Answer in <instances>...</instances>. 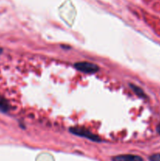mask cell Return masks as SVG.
<instances>
[{"label": "cell", "instance_id": "cell-1", "mask_svg": "<svg viewBox=\"0 0 160 161\" xmlns=\"http://www.w3.org/2000/svg\"><path fill=\"white\" fill-rule=\"evenodd\" d=\"M75 69L84 73H95L99 70L98 66L90 62H79L75 65Z\"/></svg>", "mask_w": 160, "mask_h": 161}, {"label": "cell", "instance_id": "cell-2", "mask_svg": "<svg viewBox=\"0 0 160 161\" xmlns=\"http://www.w3.org/2000/svg\"><path fill=\"white\" fill-rule=\"evenodd\" d=\"M70 132L75 134V135H78V136L85 137L87 138H89L93 142H99L100 141V138L98 137L90 132L89 130L81 128V127H72V128L70 129Z\"/></svg>", "mask_w": 160, "mask_h": 161}, {"label": "cell", "instance_id": "cell-3", "mask_svg": "<svg viewBox=\"0 0 160 161\" xmlns=\"http://www.w3.org/2000/svg\"><path fill=\"white\" fill-rule=\"evenodd\" d=\"M112 161H144L142 157L140 156L132 155V154H125L119 155L112 157Z\"/></svg>", "mask_w": 160, "mask_h": 161}, {"label": "cell", "instance_id": "cell-4", "mask_svg": "<svg viewBox=\"0 0 160 161\" xmlns=\"http://www.w3.org/2000/svg\"><path fill=\"white\" fill-rule=\"evenodd\" d=\"M9 109H10V105L8 102L3 97L0 96V112H6Z\"/></svg>", "mask_w": 160, "mask_h": 161}, {"label": "cell", "instance_id": "cell-5", "mask_svg": "<svg viewBox=\"0 0 160 161\" xmlns=\"http://www.w3.org/2000/svg\"><path fill=\"white\" fill-rule=\"evenodd\" d=\"M130 86H131L133 91H134L137 95H139L140 97H145V93H144V91H143L140 87H138V86H134V85L133 84H130Z\"/></svg>", "mask_w": 160, "mask_h": 161}, {"label": "cell", "instance_id": "cell-6", "mask_svg": "<svg viewBox=\"0 0 160 161\" xmlns=\"http://www.w3.org/2000/svg\"><path fill=\"white\" fill-rule=\"evenodd\" d=\"M150 161H160V153L154 154V155L151 156L149 157Z\"/></svg>", "mask_w": 160, "mask_h": 161}, {"label": "cell", "instance_id": "cell-7", "mask_svg": "<svg viewBox=\"0 0 160 161\" xmlns=\"http://www.w3.org/2000/svg\"><path fill=\"white\" fill-rule=\"evenodd\" d=\"M157 131H158V134H160V123H159V124H158V127H157Z\"/></svg>", "mask_w": 160, "mask_h": 161}, {"label": "cell", "instance_id": "cell-8", "mask_svg": "<svg viewBox=\"0 0 160 161\" xmlns=\"http://www.w3.org/2000/svg\"><path fill=\"white\" fill-rule=\"evenodd\" d=\"M2 50L1 48H0V54H2Z\"/></svg>", "mask_w": 160, "mask_h": 161}]
</instances>
